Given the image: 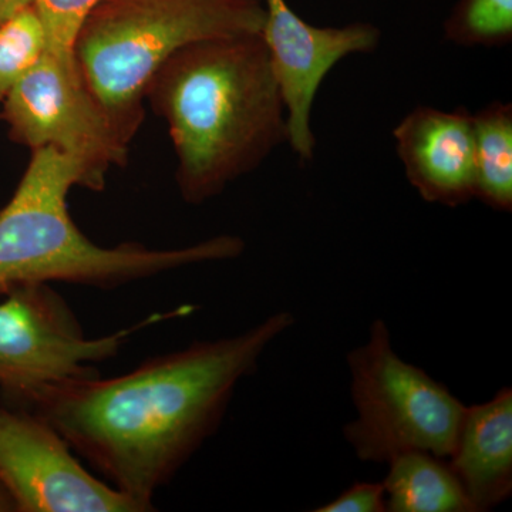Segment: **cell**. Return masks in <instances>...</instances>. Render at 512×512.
<instances>
[{"mask_svg": "<svg viewBox=\"0 0 512 512\" xmlns=\"http://www.w3.org/2000/svg\"><path fill=\"white\" fill-rule=\"evenodd\" d=\"M293 325V313L276 312L239 335L150 357L126 375L47 383L5 403L49 421L107 483L154 511L157 491L217 433L238 384Z\"/></svg>", "mask_w": 512, "mask_h": 512, "instance_id": "cell-1", "label": "cell"}, {"mask_svg": "<svg viewBox=\"0 0 512 512\" xmlns=\"http://www.w3.org/2000/svg\"><path fill=\"white\" fill-rule=\"evenodd\" d=\"M146 101L167 121L187 204L218 197L288 143L286 111L261 32L192 43L165 60Z\"/></svg>", "mask_w": 512, "mask_h": 512, "instance_id": "cell-2", "label": "cell"}, {"mask_svg": "<svg viewBox=\"0 0 512 512\" xmlns=\"http://www.w3.org/2000/svg\"><path fill=\"white\" fill-rule=\"evenodd\" d=\"M73 187L87 188L82 165L52 147L33 150L15 194L0 210V293L52 282L110 291L244 254V239L237 235L175 249H150L138 242L100 247L70 217L67 195Z\"/></svg>", "mask_w": 512, "mask_h": 512, "instance_id": "cell-3", "label": "cell"}, {"mask_svg": "<svg viewBox=\"0 0 512 512\" xmlns=\"http://www.w3.org/2000/svg\"><path fill=\"white\" fill-rule=\"evenodd\" d=\"M264 0H100L73 45L80 79L130 144L146 117V89L178 50L264 26Z\"/></svg>", "mask_w": 512, "mask_h": 512, "instance_id": "cell-4", "label": "cell"}, {"mask_svg": "<svg viewBox=\"0 0 512 512\" xmlns=\"http://www.w3.org/2000/svg\"><path fill=\"white\" fill-rule=\"evenodd\" d=\"M348 366L356 417L343 427V436L360 461L389 464L410 451L450 456L467 406L397 355L383 319L349 353Z\"/></svg>", "mask_w": 512, "mask_h": 512, "instance_id": "cell-5", "label": "cell"}, {"mask_svg": "<svg viewBox=\"0 0 512 512\" xmlns=\"http://www.w3.org/2000/svg\"><path fill=\"white\" fill-rule=\"evenodd\" d=\"M5 295L0 303V392L5 402L43 384L99 375L93 363L116 356L134 333L197 309L185 305L153 313L136 325L92 339L49 284L19 286Z\"/></svg>", "mask_w": 512, "mask_h": 512, "instance_id": "cell-6", "label": "cell"}, {"mask_svg": "<svg viewBox=\"0 0 512 512\" xmlns=\"http://www.w3.org/2000/svg\"><path fill=\"white\" fill-rule=\"evenodd\" d=\"M2 119L15 143L32 151L52 147L82 165L87 190H103L111 168L127 164L130 144L86 89L76 64L47 50L3 101Z\"/></svg>", "mask_w": 512, "mask_h": 512, "instance_id": "cell-7", "label": "cell"}, {"mask_svg": "<svg viewBox=\"0 0 512 512\" xmlns=\"http://www.w3.org/2000/svg\"><path fill=\"white\" fill-rule=\"evenodd\" d=\"M74 454L39 414L0 404V481L16 512H143Z\"/></svg>", "mask_w": 512, "mask_h": 512, "instance_id": "cell-8", "label": "cell"}, {"mask_svg": "<svg viewBox=\"0 0 512 512\" xmlns=\"http://www.w3.org/2000/svg\"><path fill=\"white\" fill-rule=\"evenodd\" d=\"M261 36L268 49L286 111L288 144L302 164L315 157L312 109L330 70L352 55L375 52L380 30L370 23L318 28L293 12L286 0H264Z\"/></svg>", "mask_w": 512, "mask_h": 512, "instance_id": "cell-9", "label": "cell"}, {"mask_svg": "<svg viewBox=\"0 0 512 512\" xmlns=\"http://www.w3.org/2000/svg\"><path fill=\"white\" fill-rule=\"evenodd\" d=\"M393 137L404 174L424 201L457 208L473 200V124L466 107H416Z\"/></svg>", "mask_w": 512, "mask_h": 512, "instance_id": "cell-10", "label": "cell"}, {"mask_svg": "<svg viewBox=\"0 0 512 512\" xmlns=\"http://www.w3.org/2000/svg\"><path fill=\"white\" fill-rule=\"evenodd\" d=\"M448 464L476 512L493 510L512 494V390L467 406Z\"/></svg>", "mask_w": 512, "mask_h": 512, "instance_id": "cell-11", "label": "cell"}, {"mask_svg": "<svg viewBox=\"0 0 512 512\" xmlns=\"http://www.w3.org/2000/svg\"><path fill=\"white\" fill-rule=\"evenodd\" d=\"M382 481L389 512H476L447 458L410 451L393 458Z\"/></svg>", "mask_w": 512, "mask_h": 512, "instance_id": "cell-12", "label": "cell"}, {"mask_svg": "<svg viewBox=\"0 0 512 512\" xmlns=\"http://www.w3.org/2000/svg\"><path fill=\"white\" fill-rule=\"evenodd\" d=\"M474 198L491 210H512V106L494 101L471 114Z\"/></svg>", "mask_w": 512, "mask_h": 512, "instance_id": "cell-13", "label": "cell"}, {"mask_svg": "<svg viewBox=\"0 0 512 512\" xmlns=\"http://www.w3.org/2000/svg\"><path fill=\"white\" fill-rule=\"evenodd\" d=\"M46 49L45 26L35 3L0 23V106Z\"/></svg>", "mask_w": 512, "mask_h": 512, "instance_id": "cell-14", "label": "cell"}, {"mask_svg": "<svg viewBox=\"0 0 512 512\" xmlns=\"http://www.w3.org/2000/svg\"><path fill=\"white\" fill-rule=\"evenodd\" d=\"M444 32L460 46H505L512 39V0H461Z\"/></svg>", "mask_w": 512, "mask_h": 512, "instance_id": "cell-15", "label": "cell"}, {"mask_svg": "<svg viewBox=\"0 0 512 512\" xmlns=\"http://www.w3.org/2000/svg\"><path fill=\"white\" fill-rule=\"evenodd\" d=\"M100 0H35L45 26L47 52L74 62L73 45L80 26Z\"/></svg>", "mask_w": 512, "mask_h": 512, "instance_id": "cell-16", "label": "cell"}, {"mask_svg": "<svg viewBox=\"0 0 512 512\" xmlns=\"http://www.w3.org/2000/svg\"><path fill=\"white\" fill-rule=\"evenodd\" d=\"M315 512H386L383 483H355Z\"/></svg>", "mask_w": 512, "mask_h": 512, "instance_id": "cell-17", "label": "cell"}, {"mask_svg": "<svg viewBox=\"0 0 512 512\" xmlns=\"http://www.w3.org/2000/svg\"><path fill=\"white\" fill-rule=\"evenodd\" d=\"M35 0H0V23L12 18L19 10L33 5Z\"/></svg>", "mask_w": 512, "mask_h": 512, "instance_id": "cell-18", "label": "cell"}, {"mask_svg": "<svg viewBox=\"0 0 512 512\" xmlns=\"http://www.w3.org/2000/svg\"><path fill=\"white\" fill-rule=\"evenodd\" d=\"M16 512V505L13 498L10 497L9 491L0 481V512Z\"/></svg>", "mask_w": 512, "mask_h": 512, "instance_id": "cell-19", "label": "cell"}]
</instances>
